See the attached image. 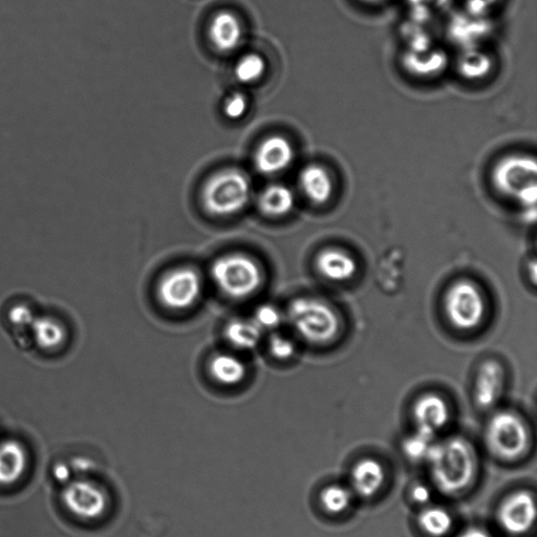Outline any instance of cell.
Returning <instances> with one entry per match:
<instances>
[{
	"mask_svg": "<svg viewBox=\"0 0 537 537\" xmlns=\"http://www.w3.org/2000/svg\"><path fill=\"white\" fill-rule=\"evenodd\" d=\"M209 371L214 380L224 385L239 384L247 373L245 363L231 354L213 356L209 363Z\"/></svg>",
	"mask_w": 537,
	"mask_h": 537,
	"instance_id": "20",
	"label": "cell"
},
{
	"mask_svg": "<svg viewBox=\"0 0 537 537\" xmlns=\"http://www.w3.org/2000/svg\"><path fill=\"white\" fill-rule=\"evenodd\" d=\"M33 335L41 349L54 350L66 339V331L58 321L49 318H35L32 326Z\"/></svg>",
	"mask_w": 537,
	"mask_h": 537,
	"instance_id": "22",
	"label": "cell"
},
{
	"mask_svg": "<svg viewBox=\"0 0 537 537\" xmlns=\"http://www.w3.org/2000/svg\"><path fill=\"white\" fill-rule=\"evenodd\" d=\"M315 266L322 277L333 283L349 282L358 272L355 257L349 251L338 247L321 250L317 254Z\"/></svg>",
	"mask_w": 537,
	"mask_h": 537,
	"instance_id": "13",
	"label": "cell"
},
{
	"mask_svg": "<svg viewBox=\"0 0 537 537\" xmlns=\"http://www.w3.org/2000/svg\"><path fill=\"white\" fill-rule=\"evenodd\" d=\"M413 416L417 431L436 437L449 422L450 410L443 397L429 393L417 399L413 407Z\"/></svg>",
	"mask_w": 537,
	"mask_h": 537,
	"instance_id": "12",
	"label": "cell"
},
{
	"mask_svg": "<svg viewBox=\"0 0 537 537\" xmlns=\"http://www.w3.org/2000/svg\"><path fill=\"white\" fill-rule=\"evenodd\" d=\"M385 482V471L381 463L368 458L357 462L352 469L351 485L357 496L370 499L380 491Z\"/></svg>",
	"mask_w": 537,
	"mask_h": 537,
	"instance_id": "15",
	"label": "cell"
},
{
	"mask_svg": "<svg viewBox=\"0 0 537 537\" xmlns=\"http://www.w3.org/2000/svg\"><path fill=\"white\" fill-rule=\"evenodd\" d=\"M294 159L293 147L281 136L265 140L255 154V166L264 175H274L288 168Z\"/></svg>",
	"mask_w": 537,
	"mask_h": 537,
	"instance_id": "14",
	"label": "cell"
},
{
	"mask_svg": "<svg viewBox=\"0 0 537 537\" xmlns=\"http://www.w3.org/2000/svg\"><path fill=\"white\" fill-rule=\"evenodd\" d=\"M214 284L228 297L245 299L260 289L263 272L249 255L230 253L219 257L210 269Z\"/></svg>",
	"mask_w": 537,
	"mask_h": 537,
	"instance_id": "3",
	"label": "cell"
},
{
	"mask_svg": "<svg viewBox=\"0 0 537 537\" xmlns=\"http://www.w3.org/2000/svg\"><path fill=\"white\" fill-rule=\"evenodd\" d=\"M426 462L435 485L447 496L466 490L477 475L475 450L461 437L435 442Z\"/></svg>",
	"mask_w": 537,
	"mask_h": 537,
	"instance_id": "1",
	"label": "cell"
},
{
	"mask_svg": "<svg viewBox=\"0 0 537 537\" xmlns=\"http://www.w3.org/2000/svg\"><path fill=\"white\" fill-rule=\"evenodd\" d=\"M491 61L483 53L468 51L459 61L460 72L468 78L482 77L488 73Z\"/></svg>",
	"mask_w": 537,
	"mask_h": 537,
	"instance_id": "27",
	"label": "cell"
},
{
	"mask_svg": "<svg viewBox=\"0 0 537 537\" xmlns=\"http://www.w3.org/2000/svg\"><path fill=\"white\" fill-rule=\"evenodd\" d=\"M300 187L316 205H324L333 196L334 184L329 171L319 165H309L300 174Z\"/></svg>",
	"mask_w": 537,
	"mask_h": 537,
	"instance_id": "17",
	"label": "cell"
},
{
	"mask_svg": "<svg viewBox=\"0 0 537 537\" xmlns=\"http://www.w3.org/2000/svg\"><path fill=\"white\" fill-rule=\"evenodd\" d=\"M537 165L526 156L502 159L493 170V182L505 196L534 208L537 198Z\"/></svg>",
	"mask_w": 537,
	"mask_h": 537,
	"instance_id": "7",
	"label": "cell"
},
{
	"mask_svg": "<svg viewBox=\"0 0 537 537\" xmlns=\"http://www.w3.org/2000/svg\"><path fill=\"white\" fill-rule=\"evenodd\" d=\"M411 496L415 503L424 505L431 501L432 491L425 484H417L412 488Z\"/></svg>",
	"mask_w": 537,
	"mask_h": 537,
	"instance_id": "33",
	"label": "cell"
},
{
	"mask_svg": "<svg viewBox=\"0 0 537 537\" xmlns=\"http://www.w3.org/2000/svg\"><path fill=\"white\" fill-rule=\"evenodd\" d=\"M251 198V184L240 170L227 169L212 176L205 184L202 201L207 212L228 217L243 210Z\"/></svg>",
	"mask_w": 537,
	"mask_h": 537,
	"instance_id": "4",
	"label": "cell"
},
{
	"mask_svg": "<svg viewBox=\"0 0 537 537\" xmlns=\"http://www.w3.org/2000/svg\"><path fill=\"white\" fill-rule=\"evenodd\" d=\"M295 203L294 193L284 185L267 187L259 198V208L268 217H284L292 211Z\"/></svg>",
	"mask_w": 537,
	"mask_h": 537,
	"instance_id": "19",
	"label": "cell"
},
{
	"mask_svg": "<svg viewBox=\"0 0 537 537\" xmlns=\"http://www.w3.org/2000/svg\"><path fill=\"white\" fill-rule=\"evenodd\" d=\"M290 326L313 345H327L341 330V320L333 306L317 297L302 296L292 300L287 310Z\"/></svg>",
	"mask_w": 537,
	"mask_h": 537,
	"instance_id": "2",
	"label": "cell"
},
{
	"mask_svg": "<svg viewBox=\"0 0 537 537\" xmlns=\"http://www.w3.org/2000/svg\"><path fill=\"white\" fill-rule=\"evenodd\" d=\"M435 437L416 431L415 434L405 439L403 451L406 457L412 461H426L431 451Z\"/></svg>",
	"mask_w": 537,
	"mask_h": 537,
	"instance_id": "25",
	"label": "cell"
},
{
	"mask_svg": "<svg viewBox=\"0 0 537 537\" xmlns=\"http://www.w3.org/2000/svg\"><path fill=\"white\" fill-rule=\"evenodd\" d=\"M506 373L503 364L496 359L481 363L474 384V399L482 411L496 407L504 395Z\"/></svg>",
	"mask_w": 537,
	"mask_h": 537,
	"instance_id": "11",
	"label": "cell"
},
{
	"mask_svg": "<svg viewBox=\"0 0 537 537\" xmlns=\"http://www.w3.org/2000/svg\"><path fill=\"white\" fill-rule=\"evenodd\" d=\"M536 506L531 492L522 490L510 494L498 511L501 527L509 534L522 535L535 523Z\"/></svg>",
	"mask_w": 537,
	"mask_h": 537,
	"instance_id": "10",
	"label": "cell"
},
{
	"mask_svg": "<svg viewBox=\"0 0 537 537\" xmlns=\"http://www.w3.org/2000/svg\"><path fill=\"white\" fill-rule=\"evenodd\" d=\"M453 518L442 507L431 506L424 508L418 517L420 528L429 536L442 537L453 528Z\"/></svg>",
	"mask_w": 537,
	"mask_h": 537,
	"instance_id": "23",
	"label": "cell"
},
{
	"mask_svg": "<svg viewBox=\"0 0 537 537\" xmlns=\"http://www.w3.org/2000/svg\"><path fill=\"white\" fill-rule=\"evenodd\" d=\"M243 29L238 17L231 12L214 16L209 28L210 40L221 52H231L239 47Z\"/></svg>",
	"mask_w": 537,
	"mask_h": 537,
	"instance_id": "16",
	"label": "cell"
},
{
	"mask_svg": "<svg viewBox=\"0 0 537 537\" xmlns=\"http://www.w3.org/2000/svg\"><path fill=\"white\" fill-rule=\"evenodd\" d=\"M202 294V279L196 270L178 268L161 279L158 296L162 305L171 310H184L195 305Z\"/></svg>",
	"mask_w": 537,
	"mask_h": 537,
	"instance_id": "8",
	"label": "cell"
},
{
	"mask_svg": "<svg viewBox=\"0 0 537 537\" xmlns=\"http://www.w3.org/2000/svg\"><path fill=\"white\" fill-rule=\"evenodd\" d=\"M53 476L58 482L68 484L71 479V468L66 463H58L53 468Z\"/></svg>",
	"mask_w": 537,
	"mask_h": 537,
	"instance_id": "34",
	"label": "cell"
},
{
	"mask_svg": "<svg viewBox=\"0 0 537 537\" xmlns=\"http://www.w3.org/2000/svg\"><path fill=\"white\" fill-rule=\"evenodd\" d=\"M446 319L458 331L478 329L486 316V300L482 290L468 278L451 284L443 299Z\"/></svg>",
	"mask_w": 537,
	"mask_h": 537,
	"instance_id": "5",
	"label": "cell"
},
{
	"mask_svg": "<svg viewBox=\"0 0 537 537\" xmlns=\"http://www.w3.org/2000/svg\"><path fill=\"white\" fill-rule=\"evenodd\" d=\"M26 465L27 454L23 445L14 440L0 444V484L10 485L18 481Z\"/></svg>",
	"mask_w": 537,
	"mask_h": 537,
	"instance_id": "18",
	"label": "cell"
},
{
	"mask_svg": "<svg viewBox=\"0 0 537 537\" xmlns=\"http://www.w3.org/2000/svg\"><path fill=\"white\" fill-rule=\"evenodd\" d=\"M410 2L419 10H425L429 6H443L448 2V0H410Z\"/></svg>",
	"mask_w": 537,
	"mask_h": 537,
	"instance_id": "35",
	"label": "cell"
},
{
	"mask_svg": "<svg viewBox=\"0 0 537 537\" xmlns=\"http://www.w3.org/2000/svg\"><path fill=\"white\" fill-rule=\"evenodd\" d=\"M263 331L253 319H233L225 329V336L231 345L241 350H252L259 346Z\"/></svg>",
	"mask_w": 537,
	"mask_h": 537,
	"instance_id": "21",
	"label": "cell"
},
{
	"mask_svg": "<svg viewBox=\"0 0 537 537\" xmlns=\"http://www.w3.org/2000/svg\"><path fill=\"white\" fill-rule=\"evenodd\" d=\"M365 2L378 3V2H381V0H365Z\"/></svg>",
	"mask_w": 537,
	"mask_h": 537,
	"instance_id": "37",
	"label": "cell"
},
{
	"mask_svg": "<svg viewBox=\"0 0 537 537\" xmlns=\"http://www.w3.org/2000/svg\"><path fill=\"white\" fill-rule=\"evenodd\" d=\"M225 114L230 119L241 118L247 110V101L244 95L234 94L225 103Z\"/></svg>",
	"mask_w": 537,
	"mask_h": 537,
	"instance_id": "30",
	"label": "cell"
},
{
	"mask_svg": "<svg viewBox=\"0 0 537 537\" xmlns=\"http://www.w3.org/2000/svg\"><path fill=\"white\" fill-rule=\"evenodd\" d=\"M497 2L498 0H466V6L469 14L482 16Z\"/></svg>",
	"mask_w": 537,
	"mask_h": 537,
	"instance_id": "32",
	"label": "cell"
},
{
	"mask_svg": "<svg viewBox=\"0 0 537 537\" xmlns=\"http://www.w3.org/2000/svg\"><path fill=\"white\" fill-rule=\"evenodd\" d=\"M266 71L264 58L257 54H249L242 58L235 67V76L243 83L260 79Z\"/></svg>",
	"mask_w": 537,
	"mask_h": 537,
	"instance_id": "26",
	"label": "cell"
},
{
	"mask_svg": "<svg viewBox=\"0 0 537 537\" xmlns=\"http://www.w3.org/2000/svg\"><path fill=\"white\" fill-rule=\"evenodd\" d=\"M486 443L497 458L504 461L517 460L525 454L529 445L527 425L517 413H494L486 427Z\"/></svg>",
	"mask_w": 537,
	"mask_h": 537,
	"instance_id": "6",
	"label": "cell"
},
{
	"mask_svg": "<svg viewBox=\"0 0 537 537\" xmlns=\"http://www.w3.org/2000/svg\"><path fill=\"white\" fill-rule=\"evenodd\" d=\"M320 503L331 514L345 512L352 503L351 491L341 485H330L320 493Z\"/></svg>",
	"mask_w": 537,
	"mask_h": 537,
	"instance_id": "24",
	"label": "cell"
},
{
	"mask_svg": "<svg viewBox=\"0 0 537 537\" xmlns=\"http://www.w3.org/2000/svg\"><path fill=\"white\" fill-rule=\"evenodd\" d=\"M10 319L17 326H32L35 318L30 309L24 306H18L11 310Z\"/></svg>",
	"mask_w": 537,
	"mask_h": 537,
	"instance_id": "31",
	"label": "cell"
},
{
	"mask_svg": "<svg viewBox=\"0 0 537 537\" xmlns=\"http://www.w3.org/2000/svg\"><path fill=\"white\" fill-rule=\"evenodd\" d=\"M458 537H491V536L488 532H486L485 530L481 528L472 527L463 531Z\"/></svg>",
	"mask_w": 537,
	"mask_h": 537,
	"instance_id": "36",
	"label": "cell"
},
{
	"mask_svg": "<svg viewBox=\"0 0 537 537\" xmlns=\"http://www.w3.org/2000/svg\"><path fill=\"white\" fill-rule=\"evenodd\" d=\"M253 321L264 331H272L281 326L283 314L272 305H262L254 312Z\"/></svg>",
	"mask_w": 537,
	"mask_h": 537,
	"instance_id": "28",
	"label": "cell"
},
{
	"mask_svg": "<svg viewBox=\"0 0 537 537\" xmlns=\"http://www.w3.org/2000/svg\"><path fill=\"white\" fill-rule=\"evenodd\" d=\"M61 499L71 513L83 520L100 518L107 507L104 491L89 481L69 482L62 491Z\"/></svg>",
	"mask_w": 537,
	"mask_h": 537,
	"instance_id": "9",
	"label": "cell"
},
{
	"mask_svg": "<svg viewBox=\"0 0 537 537\" xmlns=\"http://www.w3.org/2000/svg\"><path fill=\"white\" fill-rule=\"evenodd\" d=\"M269 348L271 354L279 359L286 360L295 354V343L288 337L273 334L270 338Z\"/></svg>",
	"mask_w": 537,
	"mask_h": 537,
	"instance_id": "29",
	"label": "cell"
}]
</instances>
